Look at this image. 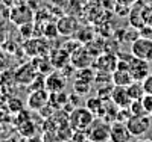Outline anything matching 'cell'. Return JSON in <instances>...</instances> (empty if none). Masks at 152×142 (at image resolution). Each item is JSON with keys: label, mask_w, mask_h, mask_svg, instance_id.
I'll return each instance as SVG.
<instances>
[{"label": "cell", "mask_w": 152, "mask_h": 142, "mask_svg": "<svg viewBox=\"0 0 152 142\" xmlns=\"http://www.w3.org/2000/svg\"><path fill=\"white\" fill-rule=\"evenodd\" d=\"M70 127L75 132H84L87 128H90L93 121H94V115L88 110L87 107H76L69 117Z\"/></svg>", "instance_id": "6da1fadb"}, {"label": "cell", "mask_w": 152, "mask_h": 142, "mask_svg": "<svg viewBox=\"0 0 152 142\" xmlns=\"http://www.w3.org/2000/svg\"><path fill=\"white\" fill-rule=\"evenodd\" d=\"M131 53L146 62H152V38L148 36H138L131 44Z\"/></svg>", "instance_id": "7a4b0ae2"}, {"label": "cell", "mask_w": 152, "mask_h": 142, "mask_svg": "<svg viewBox=\"0 0 152 142\" xmlns=\"http://www.w3.org/2000/svg\"><path fill=\"white\" fill-rule=\"evenodd\" d=\"M152 124L151 115H131V118L126 121V127L132 136H142L145 135Z\"/></svg>", "instance_id": "3957f363"}, {"label": "cell", "mask_w": 152, "mask_h": 142, "mask_svg": "<svg viewBox=\"0 0 152 142\" xmlns=\"http://www.w3.org/2000/svg\"><path fill=\"white\" fill-rule=\"evenodd\" d=\"M129 73H131L134 80L143 82L146 77L152 73V70H151L149 62H146L143 59H138V58H135L131 53V58H129Z\"/></svg>", "instance_id": "277c9868"}, {"label": "cell", "mask_w": 152, "mask_h": 142, "mask_svg": "<svg viewBox=\"0 0 152 142\" xmlns=\"http://www.w3.org/2000/svg\"><path fill=\"white\" fill-rule=\"evenodd\" d=\"M91 142H108L111 138V124L110 123H97L96 125L90 127L88 133Z\"/></svg>", "instance_id": "5b68a950"}, {"label": "cell", "mask_w": 152, "mask_h": 142, "mask_svg": "<svg viewBox=\"0 0 152 142\" xmlns=\"http://www.w3.org/2000/svg\"><path fill=\"white\" fill-rule=\"evenodd\" d=\"M50 101V92L47 91V89H37V91H34L29 98H28V106L32 109V110H41L44 106L49 105Z\"/></svg>", "instance_id": "8992f818"}, {"label": "cell", "mask_w": 152, "mask_h": 142, "mask_svg": "<svg viewBox=\"0 0 152 142\" xmlns=\"http://www.w3.org/2000/svg\"><path fill=\"white\" fill-rule=\"evenodd\" d=\"M132 135L129 133L126 123H120V121H114L111 123V142H129V138Z\"/></svg>", "instance_id": "52a82bcc"}, {"label": "cell", "mask_w": 152, "mask_h": 142, "mask_svg": "<svg viewBox=\"0 0 152 142\" xmlns=\"http://www.w3.org/2000/svg\"><path fill=\"white\" fill-rule=\"evenodd\" d=\"M111 100L117 107H129L131 103H132V98L129 97L126 86H116V85L113 88Z\"/></svg>", "instance_id": "ba28073f"}, {"label": "cell", "mask_w": 152, "mask_h": 142, "mask_svg": "<svg viewBox=\"0 0 152 142\" xmlns=\"http://www.w3.org/2000/svg\"><path fill=\"white\" fill-rule=\"evenodd\" d=\"M111 82H113V85H116V86H128L129 83L134 82V79H132L129 70L116 68L113 71V74H111Z\"/></svg>", "instance_id": "9c48e42d"}, {"label": "cell", "mask_w": 152, "mask_h": 142, "mask_svg": "<svg viewBox=\"0 0 152 142\" xmlns=\"http://www.w3.org/2000/svg\"><path fill=\"white\" fill-rule=\"evenodd\" d=\"M64 86H66L64 77H62L61 74H58V73H52L46 80V89L49 92H59V91L64 89Z\"/></svg>", "instance_id": "30bf717a"}, {"label": "cell", "mask_w": 152, "mask_h": 142, "mask_svg": "<svg viewBox=\"0 0 152 142\" xmlns=\"http://www.w3.org/2000/svg\"><path fill=\"white\" fill-rule=\"evenodd\" d=\"M85 107L90 110V112L94 115V117H100V115H102V110H104V100L100 98V97L88 98Z\"/></svg>", "instance_id": "8fae6325"}, {"label": "cell", "mask_w": 152, "mask_h": 142, "mask_svg": "<svg viewBox=\"0 0 152 142\" xmlns=\"http://www.w3.org/2000/svg\"><path fill=\"white\" fill-rule=\"evenodd\" d=\"M102 70H107V71H114L117 68V58L116 56H111V55H105V56H100L99 61L96 62V67H102Z\"/></svg>", "instance_id": "7c38bea8"}, {"label": "cell", "mask_w": 152, "mask_h": 142, "mask_svg": "<svg viewBox=\"0 0 152 142\" xmlns=\"http://www.w3.org/2000/svg\"><path fill=\"white\" fill-rule=\"evenodd\" d=\"M126 89H128V94L132 100H142L145 97V89H143V85L142 82H137L134 80L132 83H129L128 86H126Z\"/></svg>", "instance_id": "4fadbf2b"}, {"label": "cell", "mask_w": 152, "mask_h": 142, "mask_svg": "<svg viewBox=\"0 0 152 142\" xmlns=\"http://www.w3.org/2000/svg\"><path fill=\"white\" fill-rule=\"evenodd\" d=\"M129 110H131L132 115H149V113L146 112L145 106H143L142 100H132L131 106H129Z\"/></svg>", "instance_id": "5bb4252c"}, {"label": "cell", "mask_w": 152, "mask_h": 142, "mask_svg": "<svg viewBox=\"0 0 152 142\" xmlns=\"http://www.w3.org/2000/svg\"><path fill=\"white\" fill-rule=\"evenodd\" d=\"M90 91V82L84 80V79H78V82L75 83V92L76 94H87Z\"/></svg>", "instance_id": "9a60e30c"}, {"label": "cell", "mask_w": 152, "mask_h": 142, "mask_svg": "<svg viewBox=\"0 0 152 142\" xmlns=\"http://www.w3.org/2000/svg\"><path fill=\"white\" fill-rule=\"evenodd\" d=\"M142 103H143L146 112L152 115V94H145V97L142 98Z\"/></svg>", "instance_id": "2e32d148"}, {"label": "cell", "mask_w": 152, "mask_h": 142, "mask_svg": "<svg viewBox=\"0 0 152 142\" xmlns=\"http://www.w3.org/2000/svg\"><path fill=\"white\" fill-rule=\"evenodd\" d=\"M142 85H143V89L146 94H152V73L142 82Z\"/></svg>", "instance_id": "e0dca14e"}, {"label": "cell", "mask_w": 152, "mask_h": 142, "mask_svg": "<svg viewBox=\"0 0 152 142\" xmlns=\"http://www.w3.org/2000/svg\"><path fill=\"white\" fill-rule=\"evenodd\" d=\"M117 3H120V5H125V6H132L137 0H116Z\"/></svg>", "instance_id": "ac0fdd59"}, {"label": "cell", "mask_w": 152, "mask_h": 142, "mask_svg": "<svg viewBox=\"0 0 152 142\" xmlns=\"http://www.w3.org/2000/svg\"><path fill=\"white\" fill-rule=\"evenodd\" d=\"M151 117H152V115H151Z\"/></svg>", "instance_id": "d6986e66"}]
</instances>
